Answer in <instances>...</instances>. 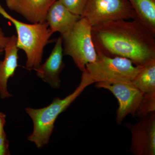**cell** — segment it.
<instances>
[{
    "label": "cell",
    "instance_id": "cell-1",
    "mask_svg": "<svg viewBox=\"0 0 155 155\" xmlns=\"http://www.w3.org/2000/svg\"><path fill=\"white\" fill-rule=\"evenodd\" d=\"M97 54L125 58L136 66L155 60V35L136 19L109 21L92 27Z\"/></svg>",
    "mask_w": 155,
    "mask_h": 155
},
{
    "label": "cell",
    "instance_id": "cell-2",
    "mask_svg": "<svg viewBox=\"0 0 155 155\" xmlns=\"http://www.w3.org/2000/svg\"><path fill=\"white\" fill-rule=\"evenodd\" d=\"M94 83L86 72L83 71L79 85L66 97L55 98L49 105L40 109L25 108V112L33 123V131L28 136V140L34 143L38 148L48 144L58 116L69 107L87 87Z\"/></svg>",
    "mask_w": 155,
    "mask_h": 155
},
{
    "label": "cell",
    "instance_id": "cell-3",
    "mask_svg": "<svg viewBox=\"0 0 155 155\" xmlns=\"http://www.w3.org/2000/svg\"><path fill=\"white\" fill-rule=\"evenodd\" d=\"M0 14L10 20L16 28L17 47L23 50L26 55V68L35 70L41 64L44 50L53 34L47 22H22L11 16L1 5Z\"/></svg>",
    "mask_w": 155,
    "mask_h": 155
},
{
    "label": "cell",
    "instance_id": "cell-4",
    "mask_svg": "<svg viewBox=\"0 0 155 155\" xmlns=\"http://www.w3.org/2000/svg\"><path fill=\"white\" fill-rule=\"evenodd\" d=\"M91 29L87 20L81 17L68 31L61 35L64 54L70 56L81 72L87 64L93 63L97 58Z\"/></svg>",
    "mask_w": 155,
    "mask_h": 155
},
{
    "label": "cell",
    "instance_id": "cell-5",
    "mask_svg": "<svg viewBox=\"0 0 155 155\" xmlns=\"http://www.w3.org/2000/svg\"><path fill=\"white\" fill-rule=\"evenodd\" d=\"M97 55L96 61L87 64L83 71L94 83L132 81L142 67L127 58Z\"/></svg>",
    "mask_w": 155,
    "mask_h": 155
},
{
    "label": "cell",
    "instance_id": "cell-6",
    "mask_svg": "<svg viewBox=\"0 0 155 155\" xmlns=\"http://www.w3.org/2000/svg\"><path fill=\"white\" fill-rule=\"evenodd\" d=\"M92 27L109 21L137 19L128 0H88L83 14Z\"/></svg>",
    "mask_w": 155,
    "mask_h": 155
},
{
    "label": "cell",
    "instance_id": "cell-7",
    "mask_svg": "<svg viewBox=\"0 0 155 155\" xmlns=\"http://www.w3.org/2000/svg\"><path fill=\"white\" fill-rule=\"evenodd\" d=\"M95 86L107 90L118 100L119 107L116 112V121L118 124H121L129 114L135 117L143 94L131 81L97 82Z\"/></svg>",
    "mask_w": 155,
    "mask_h": 155
},
{
    "label": "cell",
    "instance_id": "cell-8",
    "mask_svg": "<svg viewBox=\"0 0 155 155\" xmlns=\"http://www.w3.org/2000/svg\"><path fill=\"white\" fill-rule=\"evenodd\" d=\"M131 134L130 150L135 155H155V113L141 118L134 124H127Z\"/></svg>",
    "mask_w": 155,
    "mask_h": 155
},
{
    "label": "cell",
    "instance_id": "cell-9",
    "mask_svg": "<svg viewBox=\"0 0 155 155\" xmlns=\"http://www.w3.org/2000/svg\"><path fill=\"white\" fill-rule=\"evenodd\" d=\"M63 56L62 40L60 36L57 39L48 58L35 70L39 78L54 88L61 87L60 75L65 67Z\"/></svg>",
    "mask_w": 155,
    "mask_h": 155
},
{
    "label": "cell",
    "instance_id": "cell-10",
    "mask_svg": "<svg viewBox=\"0 0 155 155\" xmlns=\"http://www.w3.org/2000/svg\"><path fill=\"white\" fill-rule=\"evenodd\" d=\"M6 5L11 11L22 16L31 23L46 21L50 6L54 0H5Z\"/></svg>",
    "mask_w": 155,
    "mask_h": 155
},
{
    "label": "cell",
    "instance_id": "cell-11",
    "mask_svg": "<svg viewBox=\"0 0 155 155\" xmlns=\"http://www.w3.org/2000/svg\"><path fill=\"white\" fill-rule=\"evenodd\" d=\"M17 36L13 35L5 49V56L0 61V97L2 99L12 96L8 89L9 79L13 77L18 67V51L17 46Z\"/></svg>",
    "mask_w": 155,
    "mask_h": 155
},
{
    "label": "cell",
    "instance_id": "cell-12",
    "mask_svg": "<svg viewBox=\"0 0 155 155\" xmlns=\"http://www.w3.org/2000/svg\"><path fill=\"white\" fill-rule=\"evenodd\" d=\"M80 16L70 12L59 1L56 0L50 6L46 22L52 33H66L80 19Z\"/></svg>",
    "mask_w": 155,
    "mask_h": 155
},
{
    "label": "cell",
    "instance_id": "cell-13",
    "mask_svg": "<svg viewBox=\"0 0 155 155\" xmlns=\"http://www.w3.org/2000/svg\"><path fill=\"white\" fill-rule=\"evenodd\" d=\"M139 21L155 35V0H128Z\"/></svg>",
    "mask_w": 155,
    "mask_h": 155
},
{
    "label": "cell",
    "instance_id": "cell-14",
    "mask_svg": "<svg viewBox=\"0 0 155 155\" xmlns=\"http://www.w3.org/2000/svg\"><path fill=\"white\" fill-rule=\"evenodd\" d=\"M131 82L143 94L155 91V60L143 66Z\"/></svg>",
    "mask_w": 155,
    "mask_h": 155
},
{
    "label": "cell",
    "instance_id": "cell-15",
    "mask_svg": "<svg viewBox=\"0 0 155 155\" xmlns=\"http://www.w3.org/2000/svg\"><path fill=\"white\" fill-rule=\"evenodd\" d=\"M155 111V91L143 94L142 99L136 112L135 116L141 119Z\"/></svg>",
    "mask_w": 155,
    "mask_h": 155
},
{
    "label": "cell",
    "instance_id": "cell-16",
    "mask_svg": "<svg viewBox=\"0 0 155 155\" xmlns=\"http://www.w3.org/2000/svg\"><path fill=\"white\" fill-rule=\"evenodd\" d=\"M70 12L78 16H82L88 0H59Z\"/></svg>",
    "mask_w": 155,
    "mask_h": 155
},
{
    "label": "cell",
    "instance_id": "cell-17",
    "mask_svg": "<svg viewBox=\"0 0 155 155\" xmlns=\"http://www.w3.org/2000/svg\"><path fill=\"white\" fill-rule=\"evenodd\" d=\"M9 142L5 130L0 132V155H9Z\"/></svg>",
    "mask_w": 155,
    "mask_h": 155
},
{
    "label": "cell",
    "instance_id": "cell-18",
    "mask_svg": "<svg viewBox=\"0 0 155 155\" xmlns=\"http://www.w3.org/2000/svg\"><path fill=\"white\" fill-rule=\"evenodd\" d=\"M10 37L5 36L2 29L0 28V55L5 51L6 45L10 39Z\"/></svg>",
    "mask_w": 155,
    "mask_h": 155
},
{
    "label": "cell",
    "instance_id": "cell-19",
    "mask_svg": "<svg viewBox=\"0 0 155 155\" xmlns=\"http://www.w3.org/2000/svg\"><path fill=\"white\" fill-rule=\"evenodd\" d=\"M6 115L0 112V132L5 130V126L6 123Z\"/></svg>",
    "mask_w": 155,
    "mask_h": 155
},
{
    "label": "cell",
    "instance_id": "cell-20",
    "mask_svg": "<svg viewBox=\"0 0 155 155\" xmlns=\"http://www.w3.org/2000/svg\"><path fill=\"white\" fill-rule=\"evenodd\" d=\"M54 1H56V0H54Z\"/></svg>",
    "mask_w": 155,
    "mask_h": 155
}]
</instances>
